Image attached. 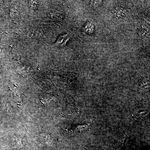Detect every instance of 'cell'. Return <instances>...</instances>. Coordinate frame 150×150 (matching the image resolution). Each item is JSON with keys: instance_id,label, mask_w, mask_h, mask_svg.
I'll use <instances>...</instances> for the list:
<instances>
[{"instance_id": "cell-1", "label": "cell", "mask_w": 150, "mask_h": 150, "mask_svg": "<svg viewBox=\"0 0 150 150\" xmlns=\"http://www.w3.org/2000/svg\"><path fill=\"white\" fill-rule=\"evenodd\" d=\"M69 39V37L68 35H62L57 40V43L59 45H63V44H65Z\"/></svg>"}]
</instances>
